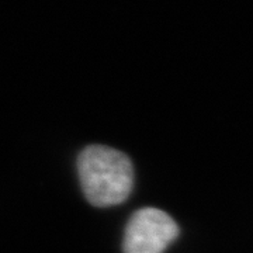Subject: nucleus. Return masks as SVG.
<instances>
[{
  "instance_id": "nucleus-1",
  "label": "nucleus",
  "mask_w": 253,
  "mask_h": 253,
  "mask_svg": "<svg viewBox=\"0 0 253 253\" xmlns=\"http://www.w3.org/2000/svg\"><path fill=\"white\" fill-rule=\"evenodd\" d=\"M82 190L94 207L124 203L134 186V169L128 156L103 145L84 148L78 159Z\"/></svg>"
},
{
  "instance_id": "nucleus-2",
  "label": "nucleus",
  "mask_w": 253,
  "mask_h": 253,
  "mask_svg": "<svg viewBox=\"0 0 253 253\" xmlns=\"http://www.w3.org/2000/svg\"><path fill=\"white\" fill-rule=\"evenodd\" d=\"M179 236V226L158 208H141L126 226L124 253H163Z\"/></svg>"
}]
</instances>
